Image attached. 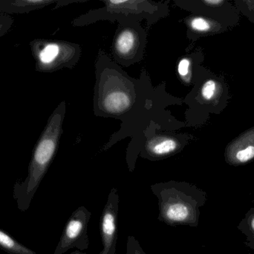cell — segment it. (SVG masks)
I'll list each match as a JSON object with an SVG mask.
<instances>
[{"label":"cell","instance_id":"cell-15","mask_svg":"<svg viewBox=\"0 0 254 254\" xmlns=\"http://www.w3.org/2000/svg\"><path fill=\"white\" fill-rule=\"evenodd\" d=\"M0 249L8 254H37L0 229Z\"/></svg>","mask_w":254,"mask_h":254},{"label":"cell","instance_id":"cell-12","mask_svg":"<svg viewBox=\"0 0 254 254\" xmlns=\"http://www.w3.org/2000/svg\"><path fill=\"white\" fill-rule=\"evenodd\" d=\"M184 21L187 27V35L191 40L220 34L231 26L220 19L195 13L187 16Z\"/></svg>","mask_w":254,"mask_h":254},{"label":"cell","instance_id":"cell-19","mask_svg":"<svg viewBox=\"0 0 254 254\" xmlns=\"http://www.w3.org/2000/svg\"><path fill=\"white\" fill-rule=\"evenodd\" d=\"M126 254H146L140 246L138 240L134 236L127 238Z\"/></svg>","mask_w":254,"mask_h":254},{"label":"cell","instance_id":"cell-20","mask_svg":"<svg viewBox=\"0 0 254 254\" xmlns=\"http://www.w3.org/2000/svg\"><path fill=\"white\" fill-rule=\"evenodd\" d=\"M13 19L9 15L0 14V38L10 29Z\"/></svg>","mask_w":254,"mask_h":254},{"label":"cell","instance_id":"cell-13","mask_svg":"<svg viewBox=\"0 0 254 254\" xmlns=\"http://www.w3.org/2000/svg\"><path fill=\"white\" fill-rule=\"evenodd\" d=\"M222 85L215 79H206L200 85L196 95L189 94L188 98H192L190 102L201 103L204 106H215L219 104V99L223 93ZM189 103V102H188Z\"/></svg>","mask_w":254,"mask_h":254},{"label":"cell","instance_id":"cell-8","mask_svg":"<svg viewBox=\"0 0 254 254\" xmlns=\"http://www.w3.org/2000/svg\"><path fill=\"white\" fill-rule=\"evenodd\" d=\"M92 213L84 206L77 207L66 222L54 254H64L77 249L83 252L89 247L88 225Z\"/></svg>","mask_w":254,"mask_h":254},{"label":"cell","instance_id":"cell-2","mask_svg":"<svg viewBox=\"0 0 254 254\" xmlns=\"http://www.w3.org/2000/svg\"><path fill=\"white\" fill-rule=\"evenodd\" d=\"M66 111V104L61 101L49 116L47 123L39 137L31 155L28 175L22 182L13 186V197L17 208L25 212L29 208L43 177L52 164L63 134V125Z\"/></svg>","mask_w":254,"mask_h":254},{"label":"cell","instance_id":"cell-9","mask_svg":"<svg viewBox=\"0 0 254 254\" xmlns=\"http://www.w3.org/2000/svg\"><path fill=\"white\" fill-rule=\"evenodd\" d=\"M119 202L118 189L113 188L109 193L100 222L103 250L99 254H116Z\"/></svg>","mask_w":254,"mask_h":254},{"label":"cell","instance_id":"cell-21","mask_svg":"<svg viewBox=\"0 0 254 254\" xmlns=\"http://www.w3.org/2000/svg\"><path fill=\"white\" fill-rule=\"evenodd\" d=\"M69 254H89L84 253V252H80V251H79V250H76V251H74V252H72V253H71Z\"/></svg>","mask_w":254,"mask_h":254},{"label":"cell","instance_id":"cell-11","mask_svg":"<svg viewBox=\"0 0 254 254\" xmlns=\"http://www.w3.org/2000/svg\"><path fill=\"white\" fill-rule=\"evenodd\" d=\"M225 159L233 167L246 165L254 160V127L240 134L225 149Z\"/></svg>","mask_w":254,"mask_h":254},{"label":"cell","instance_id":"cell-14","mask_svg":"<svg viewBox=\"0 0 254 254\" xmlns=\"http://www.w3.org/2000/svg\"><path fill=\"white\" fill-rule=\"evenodd\" d=\"M56 0H0V11L6 13H30L52 4Z\"/></svg>","mask_w":254,"mask_h":254},{"label":"cell","instance_id":"cell-17","mask_svg":"<svg viewBox=\"0 0 254 254\" xmlns=\"http://www.w3.org/2000/svg\"><path fill=\"white\" fill-rule=\"evenodd\" d=\"M237 228L243 235L246 236V246L254 251V207L247 212Z\"/></svg>","mask_w":254,"mask_h":254},{"label":"cell","instance_id":"cell-18","mask_svg":"<svg viewBox=\"0 0 254 254\" xmlns=\"http://www.w3.org/2000/svg\"><path fill=\"white\" fill-rule=\"evenodd\" d=\"M236 7L254 23V0H236Z\"/></svg>","mask_w":254,"mask_h":254},{"label":"cell","instance_id":"cell-4","mask_svg":"<svg viewBox=\"0 0 254 254\" xmlns=\"http://www.w3.org/2000/svg\"><path fill=\"white\" fill-rule=\"evenodd\" d=\"M104 5L89 10L73 21L74 26H83L97 21L110 20L124 22H140L146 20L152 25L169 14L167 2H156L148 0H104Z\"/></svg>","mask_w":254,"mask_h":254},{"label":"cell","instance_id":"cell-10","mask_svg":"<svg viewBox=\"0 0 254 254\" xmlns=\"http://www.w3.org/2000/svg\"><path fill=\"white\" fill-rule=\"evenodd\" d=\"M175 3L192 13L216 18L231 26L237 24L238 10L228 0H176Z\"/></svg>","mask_w":254,"mask_h":254},{"label":"cell","instance_id":"cell-1","mask_svg":"<svg viewBox=\"0 0 254 254\" xmlns=\"http://www.w3.org/2000/svg\"><path fill=\"white\" fill-rule=\"evenodd\" d=\"M94 112L98 116L122 121V128L113 136L107 148L126 137L139 139L128 150L134 149L142 138L158 130L179 128L167 107L180 104V100L167 93L164 85L157 87L146 72L140 79H133L106 53H100L95 64Z\"/></svg>","mask_w":254,"mask_h":254},{"label":"cell","instance_id":"cell-3","mask_svg":"<svg viewBox=\"0 0 254 254\" xmlns=\"http://www.w3.org/2000/svg\"><path fill=\"white\" fill-rule=\"evenodd\" d=\"M150 189L158 199L159 222L172 227L198 226L207 192L189 182L176 180L155 183Z\"/></svg>","mask_w":254,"mask_h":254},{"label":"cell","instance_id":"cell-6","mask_svg":"<svg viewBox=\"0 0 254 254\" xmlns=\"http://www.w3.org/2000/svg\"><path fill=\"white\" fill-rule=\"evenodd\" d=\"M146 43V31L140 22H119L112 48L115 62L130 67L141 61Z\"/></svg>","mask_w":254,"mask_h":254},{"label":"cell","instance_id":"cell-16","mask_svg":"<svg viewBox=\"0 0 254 254\" xmlns=\"http://www.w3.org/2000/svg\"><path fill=\"white\" fill-rule=\"evenodd\" d=\"M195 55V54L185 55L178 63V75L179 79L184 85L188 86L193 84Z\"/></svg>","mask_w":254,"mask_h":254},{"label":"cell","instance_id":"cell-7","mask_svg":"<svg viewBox=\"0 0 254 254\" xmlns=\"http://www.w3.org/2000/svg\"><path fill=\"white\" fill-rule=\"evenodd\" d=\"M189 137L173 132L155 133L127 153L128 170L133 171L137 157L158 161L177 155L187 146Z\"/></svg>","mask_w":254,"mask_h":254},{"label":"cell","instance_id":"cell-5","mask_svg":"<svg viewBox=\"0 0 254 254\" xmlns=\"http://www.w3.org/2000/svg\"><path fill=\"white\" fill-rule=\"evenodd\" d=\"M31 53L39 73H54L64 68L72 69L81 56V47L64 40L35 39L30 42Z\"/></svg>","mask_w":254,"mask_h":254}]
</instances>
